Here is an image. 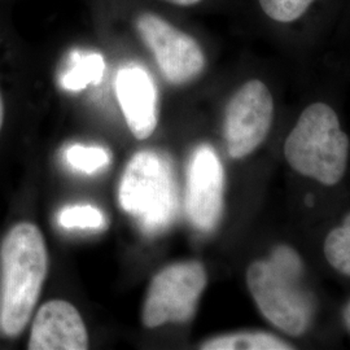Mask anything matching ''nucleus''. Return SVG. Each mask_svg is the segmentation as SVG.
Returning a JSON list of instances; mask_svg holds the SVG:
<instances>
[{
  "mask_svg": "<svg viewBox=\"0 0 350 350\" xmlns=\"http://www.w3.org/2000/svg\"><path fill=\"white\" fill-rule=\"evenodd\" d=\"M88 329L79 312L63 300L42 305L34 318L29 350H86Z\"/></svg>",
  "mask_w": 350,
  "mask_h": 350,
  "instance_id": "nucleus-9",
  "label": "nucleus"
},
{
  "mask_svg": "<svg viewBox=\"0 0 350 350\" xmlns=\"http://www.w3.org/2000/svg\"><path fill=\"white\" fill-rule=\"evenodd\" d=\"M342 319H344V323L347 325V328L350 331V301L345 305V308L342 310Z\"/></svg>",
  "mask_w": 350,
  "mask_h": 350,
  "instance_id": "nucleus-18",
  "label": "nucleus"
},
{
  "mask_svg": "<svg viewBox=\"0 0 350 350\" xmlns=\"http://www.w3.org/2000/svg\"><path fill=\"white\" fill-rule=\"evenodd\" d=\"M120 205L147 234L166 230L174 221L178 195L174 170L167 157L142 150L127 163L118 191Z\"/></svg>",
  "mask_w": 350,
  "mask_h": 350,
  "instance_id": "nucleus-4",
  "label": "nucleus"
},
{
  "mask_svg": "<svg viewBox=\"0 0 350 350\" xmlns=\"http://www.w3.org/2000/svg\"><path fill=\"white\" fill-rule=\"evenodd\" d=\"M284 156L299 174L338 185L347 172L349 138L334 108L321 101L308 105L284 142Z\"/></svg>",
  "mask_w": 350,
  "mask_h": 350,
  "instance_id": "nucleus-3",
  "label": "nucleus"
},
{
  "mask_svg": "<svg viewBox=\"0 0 350 350\" xmlns=\"http://www.w3.org/2000/svg\"><path fill=\"white\" fill-rule=\"evenodd\" d=\"M304 263L292 247L282 244L269 258L247 270V286L263 317L291 336H302L313 323L317 301L304 283Z\"/></svg>",
  "mask_w": 350,
  "mask_h": 350,
  "instance_id": "nucleus-2",
  "label": "nucleus"
},
{
  "mask_svg": "<svg viewBox=\"0 0 350 350\" xmlns=\"http://www.w3.org/2000/svg\"><path fill=\"white\" fill-rule=\"evenodd\" d=\"M65 160L75 170L92 174L111 163V153L103 147L75 144L65 150Z\"/></svg>",
  "mask_w": 350,
  "mask_h": 350,
  "instance_id": "nucleus-14",
  "label": "nucleus"
},
{
  "mask_svg": "<svg viewBox=\"0 0 350 350\" xmlns=\"http://www.w3.org/2000/svg\"><path fill=\"white\" fill-rule=\"evenodd\" d=\"M315 1L317 0H258L265 16L283 25L297 23Z\"/></svg>",
  "mask_w": 350,
  "mask_h": 350,
  "instance_id": "nucleus-15",
  "label": "nucleus"
},
{
  "mask_svg": "<svg viewBox=\"0 0 350 350\" xmlns=\"http://www.w3.org/2000/svg\"><path fill=\"white\" fill-rule=\"evenodd\" d=\"M225 196V170L211 146H199L191 154L187 170L186 212L200 231H212L221 221Z\"/></svg>",
  "mask_w": 350,
  "mask_h": 350,
  "instance_id": "nucleus-8",
  "label": "nucleus"
},
{
  "mask_svg": "<svg viewBox=\"0 0 350 350\" xmlns=\"http://www.w3.org/2000/svg\"><path fill=\"white\" fill-rule=\"evenodd\" d=\"M274 99L260 79L245 82L226 107L224 134L230 157L244 159L267 137L274 120Z\"/></svg>",
  "mask_w": 350,
  "mask_h": 350,
  "instance_id": "nucleus-6",
  "label": "nucleus"
},
{
  "mask_svg": "<svg viewBox=\"0 0 350 350\" xmlns=\"http://www.w3.org/2000/svg\"><path fill=\"white\" fill-rule=\"evenodd\" d=\"M116 91L133 135L137 139L150 137L157 126V95L148 73L138 66L124 68L117 75Z\"/></svg>",
  "mask_w": 350,
  "mask_h": 350,
  "instance_id": "nucleus-10",
  "label": "nucleus"
},
{
  "mask_svg": "<svg viewBox=\"0 0 350 350\" xmlns=\"http://www.w3.org/2000/svg\"><path fill=\"white\" fill-rule=\"evenodd\" d=\"M165 1H169L172 4L180 5V7H192V5L199 4L201 0H165Z\"/></svg>",
  "mask_w": 350,
  "mask_h": 350,
  "instance_id": "nucleus-17",
  "label": "nucleus"
},
{
  "mask_svg": "<svg viewBox=\"0 0 350 350\" xmlns=\"http://www.w3.org/2000/svg\"><path fill=\"white\" fill-rule=\"evenodd\" d=\"M137 29L167 82L186 85L202 73L205 55L195 38L154 13L140 14Z\"/></svg>",
  "mask_w": 350,
  "mask_h": 350,
  "instance_id": "nucleus-7",
  "label": "nucleus"
},
{
  "mask_svg": "<svg viewBox=\"0 0 350 350\" xmlns=\"http://www.w3.org/2000/svg\"><path fill=\"white\" fill-rule=\"evenodd\" d=\"M323 250L328 263L342 275L350 276V213L342 225L328 232Z\"/></svg>",
  "mask_w": 350,
  "mask_h": 350,
  "instance_id": "nucleus-13",
  "label": "nucleus"
},
{
  "mask_svg": "<svg viewBox=\"0 0 350 350\" xmlns=\"http://www.w3.org/2000/svg\"><path fill=\"white\" fill-rule=\"evenodd\" d=\"M104 60L98 53H73L72 68L62 77L60 82L65 90L79 91L90 83H99L104 73Z\"/></svg>",
  "mask_w": 350,
  "mask_h": 350,
  "instance_id": "nucleus-12",
  "label": "nucleus"
},
{
  "mask_svg": "<svg viewBox=\"0 0 350 350\" xmlns=\"http://www.w3.org/2000/svg\"><path fill=\"white\" fill-rule=\"evenodd\" d=\"M49 271L42 231L30 222L13 226L0 245V332L20 336L37 306Z\"/></svg>",
  "mask_w": 350,
  "mask_h": 350,
  "instance_id": "nucleus-1",
  "label": "nucleus"
},
{
  "mask_svg": "<svg viewBox=\"0 0 350 350\" xmlns=\"http://www.w3.org/2000/svg\"><path fill=\"white\" fill-rule=\"evenodd\" d=\"M59 224L65 228H100L104 217L91 205L68 206L59 214Z\"/></svg>",
  "mask_w": 350,
  "mask_h": 350,
  "instance_id": "nucleus-16",
  "label": "nucleus"
},
{
  "mask_svg": "<svg viewBox=\"0 0 350 350\" xmlns=\"http://www.w3.org/2000/svg\"><path fill=\"white\" fill-rule=\"evenodd\" d=\"M3 122H4V101H3L1 94H0V131L3 127Z\"/></svg>",
  "mask_w": 350,
  "mask_h": 350,
  "instance_id": "nucleus-19",
  "label": "nucleus"
},
{
  "mask_svg": "<svg viewBox=\"0 0 350 350\" xmlns=\"http://www.w3.org/2000/svg\"><path fill=\"white\" fill-rule=\"evenodd\" d=\"M206 271L198 261L166 266L150 282L142 321L147 328L187 323L196 313L206 287Z\"/></svg>",
  "mask_w": 350,
  "mask_h": 350,
  "instance_id": "nucleus-5",
  "label": "nucleus"
},
{
  "mask_svg": "<svg viewBox=\"0 0 350 350\" xmlns=\"http://www.w3.org/2000/svg\"><path fill=\"white\" fill-rule=\"evenodd\" d=\"M204 350H291L293 347L283 338L266 332H238L209 338L200 347Z\"/></svg>",
  "mask_w": 350,
  "mask_h": 350,
  "instance_id": "nucleus-11",
  "label": "nucleus"
}]
</instances>
